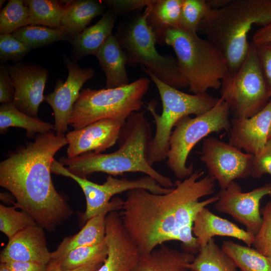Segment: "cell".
<instances>
[{
  "instance_id": "1",
  "label": "cell",
  "mask_w": 271,
  "mask_h": 271,
  "mask_svg": "<svg viewBox=\"0 0 271 271\" xmlns=\"http://www.w3.org/2000/svg\"><path fill=\"white\" fill-rule=\"evenodd\" d=\"M195 170L178 180L169 193H153L144 189L126 192L119 213L125 229L140 254L151 252L170 241L181 242L182 250L195 255L199 251L192 229L199 211L218 200L217 195L204 200L215 191V180Z\"/></svg>"
},
{
  "instance_id": "2",
  "label": "cell",
  "mask_w": 271,
  "mask_h": 271,
  "mask_svg": "<svg viewBox=\"0 0 271 271\" xmlns=\"http://www.w3.org/2000/svg\"><path fill=\"white\" fill-rule=\"evenodd\" d=\"M68 141L54 131L38 134L32 142L10 152L0 163V186L15 197V206L31 215L44 230L53 232L73 211L56 190L51 167Z\"/></svg>"
},
{
  "instance_id": "3",
  "label": "cell",
  "mask_w": 271,
  "mask_h": 271,
  "mask_svg": "<svg viewBox=\"0 0 271 271\" xmlns=\"http://www.w3.org/2000/svg\"><path fill=\"white\" fill-rule=\"evenodd\" d=\"M153 138L150 123L145 111L131 114L120 129L118 148L109 154L90 152L74 158L62 157L59 162L73 174L86 178L94 173L113 176L125 173L141 172L155 179L166 188L175 186L171 179L156 170L148 162L147 152Z\"/></svg>"
},
{
  "instance_id": "4",
  "label": "cell",
  "mask_w": 271,
  "mask_h": 271,
  "mask_svg": "<svg viewBox=\"0 0 271 271\" xmlns=\"http://www.w3.org/2000/svg\"><path fill=\"white\" fill-rule=\"evenodd\" d=\"M271 22V0H232L226 6L210 10L197 32L203 35L226 58L229 72H235L249 48L247 35L254 25Z\"/></svg>"
},
{
  "instance_id": "5",
  "label": "cell",
  "mask_w": 271,
  "mask_h": 271,
  "mask_svg": "<svg viewBox=\"0 0 271 271\" xmlns=\"http://www.w3.org/2000/svg\"><path fill=\"white\" fill-rule=\"evenodd\" d=\"M157 42L173 48L179 70L193 94L220 88L221 81L229 72L228 65L223 54L207 39L197 33L173 28L157 37Z\"/></svg>"
},
{
  "instance_id": "6",
  "label": "cell",
  "mask_w": 271,
  "mask_h": 271,
  "mask_svg": "<svg viewBox=\"0 0 271 271\" xmlns=\"http://www.w3.org/2000/svg\"><path fill=\"white\" fill-rule=\"evenodd\" d=\"M142 69L156 86L162 104L160 115L156 110V101L152 100L146 106L156 125L155 133L147 152V161L153 166L166 159L170 138L176 123L181 118L190 115L198 116L205 113L216 104L219 98L207 93L189 94L183 92L162 82L144 67H142Z\"/></svg>"
},
{
  "instance_id": "7",
  "label": "cell",
  "mask_w": 271,
  "mask_h": 271,
  "mask_svg": "<svg viewBox=\"0 0 271 271\" xmlns=\"http://www.w3.org/2000/svg\"><path fill=\"white\" fill-rule=\"evenodd\" d=\"M148 8L120 22L114 35L126 58L127 65L140 64L166 84L179 89L188 87L177 59L160 54L156 48V35L147 23Z\"/></svg>"
},
{
  "instance_id": "8",
  "label": "cell",
  "mask_w": 271,
  "mask_h": 271,
  "mask_svg": "<svg viewBox=\"0 0 271 271\" xmlns=\"http://www.w3.org/2000/svg\"><path fill=\"white\" fill-rule=\"evenodd\" d=\"M151 80L142 77L128 84L114 88L82 89L69 121L79 129L98 120L113 118L126 120L143 105Z\"/></svg>"
},
{
  "instance_id": "9",
  "label": "cell",
  "mask_w": 271,
  "mask_h": 271,
  "mask_svg": "<svg viewBox=\"0 0 271 271\" xmlns=\"http://www.w3.org/2000/svg\"><path fill=\"white\" fill-rule=\"evenodd\" d=\"M230 111L220 98L216 104L205 113L181 118L176 124L169 141L167 165L178 180H183L194 172L193 164L187 166L190 153L195 146L209 134L225 130L231 126Z\"/></svg>"
},
{
  "instance_id": "10",
  "label": "cell",
  "mask_w": 271,
  "mask_h": 271,
  "mask_svg": "<svg viewBox=\"0 0 271 271\" xmlns=\"http://www.w3.org/2000/svg\"><path fill=\"white\" fill-rule=\"evenodd\" d=\"M220 98L228 105L232 118L250 117L261 111L270 97L255 45L250 43L239 68L221 81Z\"/></svg>"
},
{
  "instance_id": "11",
  "label": "cell",
  "mask_w": 271,
  "mask_h": 271,
  "mask_svg": "<svg viewBox=\"0 0 271 271\" xmlns=\"http://www.w3.org/2000/svg\"><path fill=\"white\" fill-rule=\"evenodd\" d=\"M51 170L52 173L72 178L82 190L86 202L85 211L80 215L82 224H85L88 219L100 212L116 194L134 189H144L153 193L163 194L170 192L172 189L162 187L155 179L147 175L134 180L126 178L118 179L108 175L104 183L98 184L73 174L55 159L52 163Z\"/></svg>"
},
{
  "instance_id": "12",
  "label": "cell",
  "mask_w": 271,
  "mask_h": 271,
  "mask_svg": "<svg viewBox=\"0 0 271 271\" xmlns=\"http://www.w3.org/2000/svg\"><path fill=\"white\" fill-rule=\"evenodd\" d=\"M253 155L213 137L203 140L200 160L221 189L236 179L251 176Z\"/></svg>"
},
{
  "instance_id": "13",
  "label": "cell",
  "mask_w": 271,
  "mask_h": 271,
  "mask_svg": "<svg viewBox=\"0 0 271 271\" xmlns=\"http://www.w3.org/2000/svg\"><path fill=\"white\" fill-rule=\"evenodd\" d=\"M271 193V184H266L250 191L243 192L240 186L232 181L217 193L218 200L215 203L216 211L230 215L244 226L246 230L255 235L259 231L262 217L260 203Z\"/></svg>"
},
{
  "instance_id": "14",
  "label": "cell",
  "mask_w": 271,
  "mask_h": 271,
  "mask_svg": "<svg viewBox=\"0 0 271 271\" xmlns=\"http://www.w3.org/2000/svg\"><path fill=\"white\" fill-rule=\"evenodd\" d=\"M64 62L68 71L66 80L58 79L54 90L45 96V100L51 106L54 115V132L58 136H65L73 106L83 84L94 75L90 67L81 68L76 62L66 55Z\"/></svg>"
},
{
  "instance_id": "15",
  "label": "cell",
  "mask_w": 271,
  "mask_h": 271,
  "mask_svg": "<svg viewBox=\"0 0 271 271\" xmlns=\"http://www.w3.org/2000/svg\"><path fill=\"white\" fill-rule=\"evenodd\" d=\"M7 68L15 89L14 104L21 112L38 118L39 106L45 100L48 70L38 65L21 62Z\"/></svg>"
},
{
  "instance_id": "16",
  "label": "cell",
  "mask_w": 271,
  "mask_h": 271,
  "mask_svg": "<svg viewBox=\"0 0 271 271\" xmlns=\"http://www.w3.org/2000/svg\"><path fill=\"white\" fill-rule=\"evenodd\" d=\"M125 120L103 119L82 128L69 131L65 136L68 145L67 157L74 158L90 152L102 153L117 142Z\"/></svg>"
},
{
  "instance_id": "17",
  "label": "cell",
  "mask_w": 271,
  "mask_h": 271,
  "mask_svg": "<svg viewBox=\"0 0 271 271\" xmlns=\"http://www.w3.org/2000/svg\"><path fill=\"white\" fill-rule=\"evenodd\" d=\"M105 223L108 253L96 271H131L140 253L125 229L119 213L117 211L110 212Z\"/></svg>"
},
{
  "instance_id": "18",
  "label": "cell",
  "mask_w": 271,
  "mask_h": 271,
  "mask_svg": "<svg viewBox=\"0 0 271 271\" xmlns=\"http://www.w3.org/2000/svg\"><path fill=\"white\" fill-rule=\"evenodd\" d=\"M270 126L271 99L255 115L249 118H232L229 143L246 153L256 155L267 142Z\"/></svg>"
},
{
  "instance_id": "19",
  "label": "cell",
  "mask_w": 271,
  "mask_h": 271,
  "mask_svg": "<svg viewBox=\"0 0 271 271\" xmlns=\"http://www.w3.org/2000/svg\"><path fill=\"white\" fill-rule=\"evenodd\" d=\"M44 229L37 225L19 232L9 239L1 251L0 261H31L48 264L51 260Z\"/></svg>"
},
{
  "instance_id": "20",
  "label": "cell",
  "mask_w": 271,
  "mask_h": 271,
  "mask_svg": "<svg viewBox=\"0 0 271 271\" xmlns=\"http://www.w3.org/2000/svg\"><path fill=\"white\" fill-rule=\"evenodd\" d=\"M123 200L113 197L110 202L98 214L88 219L76 234L65 237L55 250L51 252L49 263L61 265L66 255L73 249L80 246L98 244L105 239L107 215L111 211L121 209Z\"/></svg>"
},
{
  "instance_id": "21",
  "label": "cell",
  "mask_w": 271,
  "mask_h": 271,
  "mask_svg": "<svg viewBox=\"0 0 271 271\" xmlns=\"http://www.w3.org/2000/svg\"><path fill=\"white\" fill-rule=\"evenodd\" d=\"M192 232L200 248L206 246L216 236L234 238L250 247L255 238L253 234L228 220L215 215L207 207L197 214L194 221Z\"/></svg>"
},
{
  "instance_id": "22",
  "label": "cell",
  "mask_w": 271,
  "mask_h": 271,
  "mask_svg": "<svg viewBox=\"0 0 271 271\" xmlns=\"http://www.w3.org/2000/svg\"><path fill=\"white\" fill-rule=\"evenodd\" d=\"M117 15L110 9L94 25L86 28L70 43L72 47V60L77 62L88 55H95L112 34Z\"/></svg>"
},
{
  "instance_id": "23",
  "label": "cell",
  "mask_w": 271,
  "mask_h": 271,
  "mask_svg": "<svg viewBox=\"0 0 271 271\" xmlns=\"http://www.w3.org/2000/svg\"><path fill=\"white\" fill-rule=\"evenodd\" d=\"M151 252L140 254L131 271H190L187 265L195 255L164 244Z\"/></svg>"
},
{
  "instance_id": "24",
  "label": "cell",
  "mask_w": 271,
  "mask_h": 271,
  "mask_svg": "<svg viewBox=\"0 0 271 271\" xmlns=\"http://www.w3.org/2000/svg\"><path fill=\"white\" fill-rule=\"evenodd\" d=\"M106 77V88L129 83L125 66L126 58L115 35L110 36L95 55Z\"/></svg>"
},
{
  "instance_id": "25",
  "label": "cell",
  "mask_w": 271,
  "mask_h": 271,
  "mask_svg": "<svg viewBox=\"0 0 271 271\" xmlns=\"http://www.w3.org/2000/svg\"><path fill=\"white\" fill-rule=\"evenodd\" d=\"M103 1L75 0L64 5L61 27L73 39L80 34L96 17L103 14L106 9Z\"/></svg>"
},
{
  "instance_id": "26",
  "label": "cell",
  "mask_w": 271,
  "mask_h": 271,
  "mask_svg": "<svg viewBox=\"0 0 271 271\" xmlns=\"http://www.w3.org/2000/svg\"><path fill=\"white\" fill-rule=\"evenodd\" d=\"M11 127L25 129L26 135L29 138L33 137L37 133L51 132L54 128V125L21 112L13 103L2 104L0 107L1 133H5Z\"/></svg>"
},
{
  "instance_id": "27",
  "label": "cell",
  "mask_w": 271,
  "mask_h": 271,
  "mask_svg": "<svg viewBox=\"0 0 271 271\" xmlns=\"http://www.w3.org/2000/svg\"><path fill=\"white\" fill-rule=\"evenodd\" d=\"M183 0H154L148 6L147 23L154 31L156 38L165 31L180 28Z\"/></svg>"
},
{
  "instance_id": "28",
  "label": "cell",
  "mask_w": 271,
  "mask_h": 271,
  "mask_svg": "<svg viewBox=\"0 0 271 271\" xmlns=\"http://www.w3.org/2000/svg\"><path fill=\"white\" fill-rule=\"evenodd\" d=\"M187 267L190 271H240L213 238L206 246L200 248Z\"/></svg>"
},
{
  "instance_id": "29",
  "label": "cell",
  "mask_w": 271,
  "mask_h": 271,
  "mask_svg": "<svg viewBox=\"0 0 271 271\" xmlns=\"http://www.w3.org/2000/svg\"><path fill=\"white\" fill-rule=\"evenodd\" d=\"M221 248L233 260L240 271H271L267 256L253 247L232 241H224Z\"/></svg>"
},
{
  "instance_id": "30",
  "label": "cell",
  "mask_w": 271,
  "mask_h": 271,
  "mask_svg": "<svg viewBox=\"0 0 271 271\" xmlns=\"http://www.w3.org/2000/svg\"><path fill=\"white\" fill-rule=\"evenodd\" d=\"M31 49L48 46L57 41L71 42L73 38L62 28L40 25H27L12 33Z\"/></svg>"
},
{
  "instance_id": "31",
  "label": "cell",
  "mask_w": 271,
  "mask_h": 271,
  "mask_svg": "<svg viewBox=\"0 0 271 271\" xmlns=\"http://www.w3.org/2000/svg\"><path fill=\"white\" fill-rule=\"evenodd\" d=\"M29 9L28 25H42L61 28V20L64 5L55 0H25Z\"/></svg>"
},
{
  "instance_id": "32",
  "label": "cell",
  "mask_w": 271,
  "mask_h": 271,
  "mask_svg": "<svg viewBox=\"0 0 271 271\" xmlns=\"http://www.w3.org/2000/svg\"><path fill=\"white\" fill-rule=\"evenodd\" d=\"M108 253L105 239L92 245L83 246L72 250L61 263L62 270L73 269L97 261L103 262Z\"/></svg>"
},
{
  "instance_id": "33",
  "label": "cell",
  "mask_w": 271,
  "mask_h": 271,
  "mask_svg": "<svg viewBox=\"0 0 271 271\" xmlns=\"http://www.w3.org/2000/svg\"><path fill=\"white\" fill-rule=\"evenodd\" d=\"M29 9L22 0H10L0 13L1 34H12L28 25Z\"/></svg>"
},
{
  "instance_id": "34",
  "label": "cell",
  "mask_w": 271,
  "mask_h": 271,
  "mask_svg": "<svg viewBox=\"0 0 271 271\" xmlns=\"http://www.w3.org/2000/svg\"><path fill=\"white\" fill-rule=\"evenodd\" d=\"M0 204V230L8 238L29 227L37 225L34 218L24 210Z\"/></svg>"
},
{
  "instance_id": "35",
  "label": "cell",
  "mask_w": 271,
  "mask_h": 271,
  "mask_svg": "<svg viewBox=\"0 0 271 271\" xmlns=\"http://www.w3.org/2000/svg\"><path fill=\"white\" fill-rule=\"evenodd\" d=\"M210 10L206 1L183 0L180 28L192 33H197L198 28Z\"/></svg>"
},
{
  "instance_id": "36",
  "label": "cell",
  "mask_w": 271,
  "mask_h": 271,
  "mask_svg": "<svg viewBox=\"0 0 271 271\" xmlns=\"http://www.w3.org/2000/svg\"><path fill=\"white\" fill-rule=\"evenodd\" d=\"M31 49L16 38L12 34L0 35L1 63L11 60L16 63L27 55Z\"/></svg>"
},
{
  "instance_id": "37",
  "label": "cell",
  "mask_w": 271,
  "mask_h": 271,
  "mask_svg": "<svg viewBox=\"0 0 271 271\" xmlns=\"http://www.w3.org/2000/svg\"><path fill=\"white\" fill-rule=\"evenodd\" d=\"M261 226L255 235L253 247L265 256L271 254V201L262 209Z\"/></svg>"
},
{
  "instance_id": "38",
  "label": "cell",
  "mask_w": 271,
  "mask_h": 271,
  "mask_svg": "<svg viewBox=\"0 0 271 271\" xmlns=\"http://www.w3.org/2000/svg\"><path fill=\"white\" fill-rule=\"evenodd\" d=\"M271 176V138L264 148L252 159L251 176L260 178L264 174Z\"/></svg>"
},
{
  "instance_id": "39",
  "label": "cell",
  "mask_w": 271,
  "mask_h": 271,
  "mask_svg": "<svg viewBox=\"0 0 271 271\" xmlns=\"http://www.w3.org/2000/svg\"><path fill=\"white\" fill-rule=\"evenodd\" d=\"M154 1V0H105L103 2L117 16L146 8Z\"/></svg>"
},
{
  "instance_id": "40",
  "label": "cell",
  "mask_w": 271,
  "mask_h": 271,
  "mask_svg": "<svg viewBox=\"0 0 271 271\" xmlns=\"http://www.w3.org/2000/svg\"><path fill=\"white\" fill-rule=\"evenodd\" d=\"M255 46L266 81L268 94L271 97V43L255 45Z\"/></svg>"
},
{
  "instance_id": "41",
  "label": "cell",
  "mask_w": 271,
  "mask_h": 271,
  "mask_svg": "<svg viewBox=\"0 0 271 271\" xmlns=\"http://www.w3.org/2000/svg\"><path fill=\"white\" fill-rule=\"evenodd\" d=\"M15 89L7 67H0V102L2 104L13 103Z\"/></svg>"
},
{
  "instance_id": "42",
  "label": "cell",
  "mask_w": 271,
  "mask_h": 271,
  "mask_svg": "<svg viewBox=\"0 0 271 271\" xmlns=\"http://www.w3.org/2000/svg\"><path fill=\"white\" fill-rule=\"evenodd\" d=\"M4 263L11 271H47L48 268V264L35 262L10 261Z\"/></svg>"
},
{
  "instance_id": "43",
  "label": "cell",
  "mask_w": 271,
  "mask_h": 271,
  "mask_svg": "<svg viewBox=\"0 0 271 271\" xmlns=\"http://www.w3.org/2000/svg\"><path fill=\"white\" fill-rule=\"evenodd\" d=\"M252 42L255 45L271 43V22L254 33Z\"/></svg>"
},
{
  "instance_id": "44",
  "label": "cell",
  "mask_w": 271,
  "mask_h": 271,
  "mask_svg": "<svg viewBox=\"0 0 271 271\" xmlns=\"http://www.w3.org/2000/svg\"><path fill=\"white\" fill-rule=\"evenodd\" d=\"M103 263L97 261L73 269L62 270L60 265L48 263L47 271H96Z\"/></svg>"
},
{
  "instance_id": "45",
  "label": "cell",
  "mask_w": 271,
  "mask_h": 271,
  "mask_svg": "<svg viewBox=\"0 0 271 271\" xmlns=\"http://www.w3.org/2000/svg\"><path fill=\"white\" fill-rule=\"evenodd\" d=\"M232 0H208L206 1L210 10L222 8L229 4Z\"/></svg>"
},
{
  "instance_id": "46",
  "label": "cell",
  "mask_w": 271,
  "mask_h": 271,
  "mask_svg": "<svg viewBox=\"0 0 271 271\" xmlns=\"http://www.w3.org/2000/svg\"><path fill=\"white\" fill-rule=\"evenodd\" d=\"M0 271H11L4 262L0 263Z\"/></svg>"
},
{
  "instance_id": "47",
  "label": "cell",
  "mask_w": 271,
  "mask_h": 271,
  "mask_svg": "<svg viewBox=\"0 0 271 271\" xmlns=\"http://www.w3.org/2000/svg\"><path fill=\"white\" fill-rule=\"evenodd\" d=\"M6 1L5 0H1L0 1V7H1L3 5V4L4 3V2H5Z\"/></svg>"
},
{
  "instance_id": "48",
  "label": "cell",
  "mask_w": 271,
  "mask_h": 271,
  "mask_svg": "<svg viewBox=\"0 0 271 271\" xmlns=\"http://www.w3.org/2000/svg\"><path fill=\"white\" fill-rule=\"evenodd\" d=\"M270 138H271V126H270V130H269L268 139H269Z\"/></svg>"
},
{
  "instance_id": "49",
  "label": "cell",
  "mask_w": 271,
  "mask_h": 271,
  "mask_svg": "<svg viewBox=\"0 0 271 271\" xmlns=\"http://www.w3.org/2000/svg\"><path fill=\"white\" fill-rule=\"evenodd\" d=\"M267 258H268V260H269V262L270 263V264H271V254L270 255L268 256Z\"/></svg>"
},
{
  "instance_id": "50",
  "label": "cell",
  "mask_w": 271,
  "mask_h": 271,
  "mask_svg": "<svg viewBox=\"0 0 271 271\" xmlns=\"http://www.w3.org/2000/svg\"><path fill=\"white\" fill-rule=\"evenodd\" d=\"M269 197H270V198H271V193L270 194V195H269Z\"/></svg>"
}]
</instances>
